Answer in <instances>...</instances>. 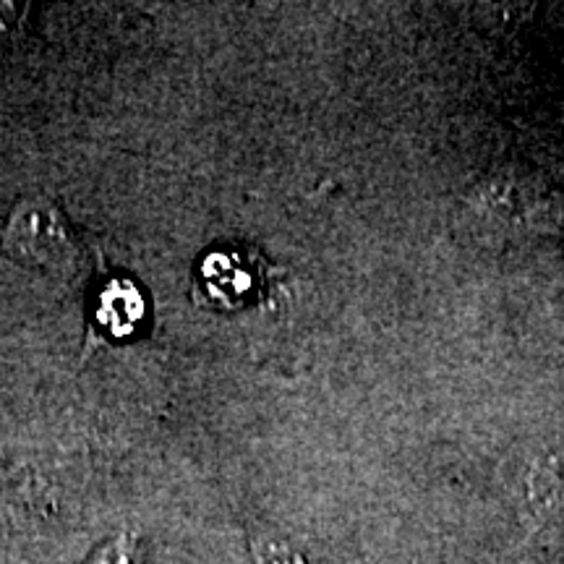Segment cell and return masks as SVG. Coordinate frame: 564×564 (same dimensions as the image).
I'll use <instances>...</instances> for the list:
<instances>
[{
	"label": "cell",
	"mask_w": 564,
	"mask_h": 564,
	"mask_svg": "<svg viewBox=\"0 0 564 564\" xmlns=\"http://www.w3.org/2000/svg\"><path fill=\"white\" fill-rule=\"evenodd\" d=\"M278 267H272L253 246L228 243L202 253L194 267L192 295L209 312L232 314L262 303L270 295Z\"/></svg>",
	"instance_id": "obj_1"
},
{
	"label": "cell",
	"mask_w": 564,
	"mask_h": 564,
	"mask_svg": "<svg viewBox=\"0 0 564 564\" xmlns=\"http://www.w3.org/2000/svg\"><path fill=\"white\" fill-rule=\"evenodd\" d=\"M9 257L32 270H61L74 257V238L63 215L47 199H24L11 212L3 232Z\"/></svg>",
	"instance_id": "obj_2"
},
{
	"label": "cell",
	"mask_w": 564,
	"mask_h": 564,
	"mask_svg": "<svg viewBox=\"0 0 564 564\" xmlns=\"http://www.w3.org/2000/svg\"><path fill=\"white\" fill-rule=\"evenodd\" d=\"M147 319V301L131 280L112 278L97 293L95 322L112 340L133 337Z\"/></svg>",
	"instance_id": "obj_3"
},
{
	"label": "cell",
	"mask_w": 564,
	"mask_h": 564,
	"mask_svg": "<svg viewBox=\"0 0 564 564\" xmlns=\"http://www.w3.org/2000/svg\"><path fill=\"white\" fill-rule=\"evenodd\" d=\"M139 544L131 533H121L118 539L108 541V544L97 549L89 556L87 564H139Z\"/></svg>",
	"instance_id": "obj_4"
}]
</instances>
